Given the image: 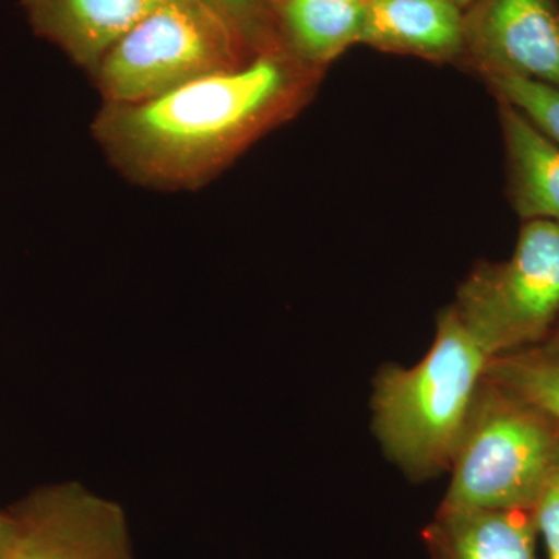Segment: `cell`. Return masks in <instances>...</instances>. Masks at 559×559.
Listing matches in <instances>:
<instances>
[{
    "mask_svg": "<svg viewBox=\"0 0 559 559\" xmlns=\"http://www.w3.org/2000/svg\"><path fill=\"white\" fill-rule=\"evenodd\" d=\"M322 69L285 49L263 51L139 103H102L92 139L124 179L143 189L197 191L311 100Z\"/></svg>",
    "mask_w": 559,
    "mask_h": 559,
    "instance_id": "cell-1",
    "label": "cell"
},
{
    "mask_svg": "<svg viewBox=\"0 0 559 559\" xmlns=\"http://www.w3.org/2000/svg\"><path fill=\"white\" fill-rule=\"evenodd\" d=\"M491 359L454 307L441 312L428 355L411 369L385 367L374 382L385 454L419 479L451 465Z\"/></svg>",
    "mask_w": 559,
    "mask_h": 559,
    "instance_id": "cell-2",
    "label": "cell"
},
{
    "mask_svg": "<svg viewBox=\"0 0 559 559\" xmlns=\"http://www.w3.org/2000/svg\"><path fill=\"white\" fill-rule=\"evenodd\" d=\"M451 466L443 507L535 510L559 469V423L485 378Z\"/></svg>",
    "mask_w": 559,
    "mask_h": 559,
    "instance_id": "cell-3",
    "label": "cell"
},
{
    "mask_svg": "<svg viewBox=\"0 0 559 559\" xmlns=\"http://www.w3.org/2000/svg\"><path fill=\"white\" fill-rule=\"evenodd\" d=\"M255 57L201 0H162L91 73L102 103H139Z\"/></svg>",
    "mask_w": 559,
    "mask_h": 559,
    "instance_id": "cell-4",
    "label": "cell"
},
{
    "mask_svg": "<svg viewBox=\"0 0 559 559\" xmlns=\"http://www.w3.org/2000/svg\"><path fill=\"white\" fill-rule=\"evenodd\" d=\"M454 310L491 358L544 337L559 312L558 224L527 221L511 259L474 271Z\"/></svg>",
    "mask_w": 559,
    "mask_h": 559,
    "instance_id": "cell-5",
    "label": "cell"
},
{
    "mask_svg": "<svg viewBox=\"0 0 559 559\" xmlns=\"http://www.w3.org/2000/svg\"><path fill=\"white\" fill-rule=\"evenodd\" d=\"M10 514L5 559H134L123 509L79 484L40 489Z\"/></svg>",
    "mask_w": 559,
    "mask_h": 559,
    "instance_id": "cell-6",
    "label": "cell"
},
{
    "mask_svg": "<svg viewBox=\"0 0 559 559\" xmlns=\"http://www.w3.org/2000/svg\"><path fill=\"white\" fill-rule=\"evenodd\" d=\"M465 49L485 76L516 75L559 90V10L554 0H474Z\"/></svg>",
    "mask_w": 559,
    "mask_h": 559,
    "instance_id": "cell-7",
    "label": "cell"
},
{
    "mask_svg": "<svg viewBox=\"0 0 559 559\" xmlns=\"http://www.w3.org/2000/svg\"><path fill=\"white\" fill-rule=\"evenodd\" d=\"M162 0H22L33 33L73 64L94 72L103 58Z\"/></svg>",
    "mask_w": 559,
    "mask_h": 559,
    "instance_id": "cell-8",
    "label": "cell"
},
{
    "mask_svg": "<svg viewBox=\"0 0 559 559\" xmlns=\"http://www.w3.org/2000/svg\"><path fill=\"white\" fill-rule=\"evenodd\" d=\"M360 43L450 60L465 50V16L451 0H367Z\"/></svg>",
    "mask_w": 559,
    "mask_h": 559,
    "instance_id": "cell-9",
    "label": "cell"
},
{
    "mask_svg": "<svg viewBox=\"0 0 559 559\" xmlns=\"http://www.w3.org/2000/svg\"><path fill=\"white\" fill-rule=\"evenodd\" d=\"M533 510L443 507L425 533L432 559H536Z\"/></svg>",
    "mask_w": 559,
    "mask_h": 559,
    "instance_id": "cell-10",
    "label": "cell"
},
{
    "mask_svg": "<svg viewBox=\"0 0 559 559\" xmlns=\"http://www.w3.org/2000/svg\"><path fill=\"white\" fill-rule=\"evenodd\" d=\"M511 198L521 218L559 226V145L510 103L500 100Z\"/></svg>",
    "mask_w": 559,
    "mask_h": 559,
    "instance_id": "cell-11",
    "label": "cell"
},
{
    "mask_svg": "<svg viewBox=\"0 0 559 559\" xmlns=\"http://www.w3.org/2000/svg\"><path fill=\"white\" fill-rule=\"evenodd\" d=\"M366 13L367 0H274L283 49L316 69L360 43Z\"/></svg>",
    "mask_w": 559,
    "mask_h": 559,
    "instance_id": "cell-12",
    "label": "cell"
},
{
    "mask_svg": "<svg viewBox=\"0 0 559 559\" xmlns=\"http://www.w3.org/2000/svg\"><path fill=\"white\" fill-rule=\"evenodd\" d=\"M485 378L559 423V358L509 353L489 360Z\"/></svg>",
    "mask_w": 559,
    "mask_h": 559,
    "instance_id": "cell-13",
    "label": "cell"
},
{
    "mask_svg": "<svg viewBox=\"0 0 559 559\" xmlns=\"http://www.w3.org/2000/svg\"><path fill=\"white\" fill-rule=\"evenodd\" d=\"M500 100L510 103L559 145V90L516 75L485 76Z\"/></svg>",
    "mask_w": 559,
    "mask_h": 559,
    "instance_id": "cell-14",
    "label": "cell"
},
{
    "mask_svg": "<svg viewBox=\"0 0 559 559\" xmlns=\"http://www.w3.org/2000/svg\"><path fill=\"white\" fill-rule=\"evenodd\" d=\"M219 13L253 53L283 49L275 27L274 0H201Z\"/></svg>",
    "mask_w": 559,
    "mask_h": 559,
    "instance_id": "cell-15",
    "label": "cell"
},
{
    "mask_svg": "<svg viewBox=\"0 0 559 559\" xmlns=\"http://www.w3.org/2000/svg\"><path fill=\"white\" fill-rule=\"evenodd\" d=\"M533 514L546 540L549 559H559V469L540 495Z\"/></svg>",
    "mask_w": 559,
    "mask_h": 559,
    "instance_id": "cell-16",
    "label": "cell"
},
{
    "mask_svg": "<svg viewBox=\"0 0 559 559\" xmlns=\"http://www.w3.org/2000/svg\"><path fill=\"white\" fill-rule=\"evenodd\" d=\"M14 521L11 514L0 513V559H5L11 539H13Z\"/></svg>",
    "mask_w": 559,
    "mask_h": 559,
    "instance_id": "cell-17",
    "label": "cell"
},
{
    "mask_svg": "<svg viewBox=\"0 0 559 559\" xmlns=\"http://www.w3.org/2000/svg\"><path fill=\"white\" fill-rule=\"evenodd\" d=\"M540 353L559 358V329L554 334V337H551L549 344L546 345V348L540 349Z\"/></svg>",
    "mask_w": 559,
    "mask_h": 559,
    "instance_id": "cell-18",
    "label": "cell"
},
{
    "mask_svg": "<svg viewBox=\"0 0 559 559\" xmlns=\"http://www.w3.org/2000/svg\"><path fill=\"white\" fill-rule=\"evenodd\" d=\"M451 2H454L455 5L459 7V9H466V7H469L471 3L474 2V0H451Z\"/></svg>",
    "mask_w": 559,
    "mask_h": 559,
    "instance_id": "cell-19",
    "label": "cell"
}]
</instances>
